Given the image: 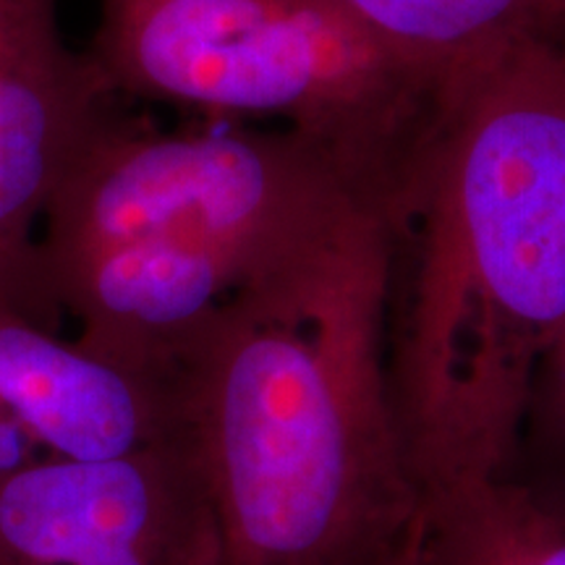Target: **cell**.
Here are the masks:
<instances>
[{"label":"cell","mask_w":565,"mask_h":565,"mask_svg":"<svg viewBox=\"0 0 565 565\" xmlns=\"http://www.w3.org/2000/svg\"><path fill=\"white\" fill-rule=\"evenodd\" d=\"M395 231L385 210L353 212L175 362L225 565H366L422 526L385 345Z\"/></svg>","instance_id":"6da1fadb"},{"label":"cell","mask_w":565,"mask_h":565,"mask_svg":"<svg viewBox=\"0 0 565 565\" xmlns=\"http://www.w3.org/2000/svg\"><path fill=\"white\" fill-rule=\"evenodd\" d=\"M419 223L391 356L422 500L505 477L565 328V38H536L445 97L406 215Z\"/></svg>","instance_id":"7a4b0ae2"},{"label":"cell","mask_w":565,"mask_h":565,"mask_svg":"<svg viewBox=\"0 0 565 565\" xmlns=\"http://www.w3.org/2000/svg\"><path fill=\"white\" fill-rule=\"evenodd\" d=\"M364 207L387 212L291 129L166 134L103 113L45 210L42 273L76 343L162 377L225 303Z\"/></svg>","instance_id":"3957f363"},{"label":"cell","mask_w":565,"mask_h":565,"mask_svg":"<svg viewBox=\"0 0 565 565\" xmlns=\"http://www.w3.org/2000/svg\"><path fill=\"white\" fill-rule=\"evenodd\" d=\"M105 92L275 116L343 162L401 225L443 92L335 0H97Z\"/></svg>","instance_id":"277c9868"},{"label":"cell","mask_w":565,"mask_h":565,"mask_svg":"<svg viewBox=\"0 0 565 565\" xmlns=\"http://www.w3.org/2000/svg\"><path fill=\"white\" fill-rule=\"evenodd\" d=\"M0 565H225L186 427L126 456L0 469Z\"/></svg>","instance_id":"5b68a950"},{"label":"cell","mask_w":565,"mask_h":565,"mask_svg":"<svg viewBox=\"0 0 565 565\" xmlns=\"http://www.w3.org/2000/svg\"><path fill=\"white\" fill-rule=\"evenodd\" d=\"M100 76L63 42L58 0H0V301L58 328L32 231L105 113Z\"/></svg>","instance_id":"8992f818"},{"label":"cell","mask_w":565,"mask_h":565,"mask_svg":"<svg viewBox=\"0 0 565 565\" xmlns=\"http://www.w3.org/2000/svg\"><path fill=\"white\" fill-rule=\"evenodd\" d=\"M173 387L0 301V469L134 454L181 427Z\"/></svg>","instance_id":"52a82bcc"},{"label":"cell","mask_w":565,"mask_h":565,"mask_svg":"<svg viewBox=\"0 0 565 565\" xmlns=\"http://www.w3.org/2000/svg\"><path fill=\"white\" fill-rule=\"evenodd\" d=\"M448 97L487 63L536 38H565V0H335Z\"/></svg>","instance_id":"ba28073f"},{"label":"cell","mask_w":565,"mask_h":565,"mask_svg":"<svg viewBox=\"0 0 565 565\" xmlns=\"http://www.w3.org/2000/svg\"><path fill=\"white\" fill-rule=\"evenodd\" d=\"M429 565H565V513L508 477L424 503Z\"/></svg>","instance_id":"9c48e42d"},{"label":"cell","mask_w":565,"mask_h":565,"mask_svg":"<svg viewBox=\"0 0 565 565\" xmlns=\"http://www.w3.org/2000/svg\"><path fill=\"white\" fill-rule=\"evenodd\" d=\"M534 401L540 404L542 419H545L550 433L565 443V328L545 366H542Z\"/></svg>","instance_id":"30bf717a"},{"label":"cell","mask_w":565,"mask_h":565,"mask_svg":"<svg viewBox=\"0 0 565 565\" xmlns=\"http://www.w3.org/2000/svg\"><path fill=\"white\" fill-rule=\"evenodd\" d=\"M424 515V513H422ZM422 526H424V519H422ZM422 526L416 529L414 536H408L404 545L393 547L391 553L374 557L366 565H429L427 563V555H424V542H422Z\"/></svg>","instance_id":"8fae6325"}]
</instances>
